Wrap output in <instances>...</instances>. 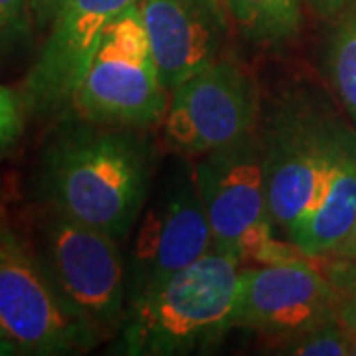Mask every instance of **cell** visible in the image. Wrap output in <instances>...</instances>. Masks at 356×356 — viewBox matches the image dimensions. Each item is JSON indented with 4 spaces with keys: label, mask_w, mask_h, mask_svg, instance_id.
I'll use <instances>...</instances> for the list:
<instances>
[{
    "label": "cell",
    "mask_w": 356,
    "mask_h": 356,
    "mask_svg": "<svg viewBox=\"0 0 356 356\" xmlns=\"http://www.w3.org/2000/svg\"><path fill=\"white\" fill-rule=\"evenodd\" d=\"M154 153L139 129L76 117L46 145L36 170L42 206L123 242L149 202Z\"/></svg>",
    "instance_id": "cell-1"
},
{
    "label": "cell",
    "mask_w": 356,
    "mask_h": 356,
    "mask_svg": "<svg viewBox=\"0 0 356 356\" xmlns=\"http://www.w3.org/2000/svg\"><path fill=\"white\" fill-rule=\"evenodd\" d=\"M240 259L210 250L163 283L140 293L111 344L113 355L177 356L216 346L232 331Z\"/></svg>",
    "instance_id": "cell-2"
},
{
    "label": "cell",
    "mask_w": 356,
    "mask_h": 356,
    "mask_svg": "<svg viewBox=\"0 0 356 356\" xmlns=\"http://www.w3.org/2000/svg\"><path fill=\"white\" fill-rule=\"evenodd\" d=\"M119 243L48 206L34 216L28 242L65 305L105 341L119 332L127 315V267Z\"/></svg>",
    "instance_id": "cell-3"
},
{
    "label": "cell",
    "mask_w": 356,
    "mask_h": 356,
    "mask_svg": "<svg viewBox=\"0 0 356 356\" xmlns=\"http://www.w3.org/2000/svg\"><path fill=\"white\" fill-rule=\"evenodd\" d=\"M261 137L271 216L287 236L325 192L332 168L356 135L311 95L297 91L273 107Z\"/></svg>",
    "instance_id": "cell-4"
},
{
    "label": "cell",
    "mask_w": 356,
    "mask_h": 356,
    "mask_svg": "<svg viewBox=\"0 0 356 356\" xmlns=\"http://www.w3.org/2000/svg\"><path fill=\"white\" fill-rule=\"evenodd\" d=\"M194 180L208 216L214 250L236 255L240 261L275 264L297 255L295 245L273 238L266 178V151L261 131L228 147L196 156Z\"/></svg>",
    "instance_id": "cell-5"
},
{
    "label": "cell",
    "mask_w": 356,
    "mask_h": 356,
    "mask_svg": "<svg viewBox=\"0 0 356 356\" xmlns=\"http://www.w3.org/2000/svg\"><path fill=\"white\" fill-rule=\"evenodd\" d=\"M168 102L137 2L107 26L70 111L97 125L145 129L165 121Z\"/></svg>",
    "instance_id": "cell-6"
},
{
    "label": "cell",
    "mask_w": 356,
    "mask_h": 356,
    "mask_svg": "<svg viewBox=\"0 0 356 356\" xmlns=\"http://www.w3.org/2000/svg\"><path fill=\"white\" fill-rule=\"evenodd\" d=\"M0 339L14 355H79L105 337L54 289L28 242L0 228Z\"/></svg>",
    "instance_id": "cell-7"
},
{
    "label": "cell",
    "mask_w": 356,
    "mask_h": 356,
    "mask_svg": "<svg viewBox=\"0 0 356 356\" xmlns=\"http://www.w3.org/2000/svg\"><path fill=\"white\" fill-rule=\"evenodd\" d=\"M259 95L242 65L218 58L170 91L165 135L186 156L228 147L257 129Z\"/></svg>",
    "instance_id": "cell-8"
},
{
    "label": "cell",
    "mask_w": 356,
    "mask_h": 356,
    "mask_svg": "<svg viewBox=\"0 0 356 356\" xmlns=\"http://www.w3.org/2000/svg\"><path fill=\"white\" fill-rule=\"evenodd\" d=\"M137 224L125 259L127 305L214 250L208 216L188 165L178 166L166 178L163 191L153 202H147Z\"/></svg>",
    "instance_id": "cell-9"
},
{
    "label": "cell",
    "mask_w": 356,
    "mask_h": 356,
    "mask_svg": "<svg viewBox=\"0 0 356 356\" xmlns=\"http://www.w3.org/2000/svg\"><path fill=\"white\" fill-rule=\"evenodd\" d=\"M343 291L307 257L240 271L232 327L273 339V344L339 321Z\"/></svg>",
    "instance_id": "cell-10"
},
{
    "label": "cell",
    "mask_w": 356,
    "mask_h": 356,
    "mask_svg": "<svg viewBox=\"0 0 356 356\" xmlns=\"http://www.w3.org/2000/svg\"><path fill=\"white\" fill-rule=\"evenodd\" d=\"M139 0H65L20 91L26 113L54 117L72 107L107 26Z\"/></svg>",
    "instance_id": "cell-11"
},
{
    "label": "cell",
    "mask_w": 356,
    "mask_h": 356,
    "mask_svg": "<svg viewBox=\"0 0 356 356\" xmlns=\"http://www.w3.org/2000/svg\"><path fill=\"white\" fill-rule=\"evenodd\" d=\"M159 76L168 91L220 58V0H139Z\"/></svg>",
    "instance_id": "cell-12"
},
{
    "label": "cell",
    "mask_w": 356,
    "mask_h": 356,
    "mask_svg": "<svg viewBox=\"0 0 356 356\" xmlns=\"http://www.w3.org/2000/svg\"><path fill=\"white\" fill-rule=\"evenodd\" d=\"M356 222V140L332 168L329 184L287 232L289 243L305 257L332 255Z\"/></svg>",
    "instance_id": "cell-13"
},
{
    "label": "cell",
    "mask_w": 356,
    "mask_h": 356,
    "mask_svg": "<svg viewBox=\"0 0 356 356\" xmlns=\"http://www.w3.org/2000/svg\"><path fill=\"white\" fill-rule=\"evenodd\" d=\"M232 20L245 38L277 46L297 36L301 0H224Z\"/></svg>",
    "instance_id": "cell-14"
},
{
    "label": "cell",
    "mask_w": 356,
    "mask_h": 356,
    "mask_svg": "<svg viewBox=\"0 0 356 356\" xmlns=\"http://www.w3.org/2000/svg\"><path fill=\"white\" fill-rule=\"evenodd\" d=\"M329 70L344 109L356 123V13L344 18L334 30L329 48Z\"/></svg>",
    "instance_id": "cell-15"
},
{
    "label": "cell",
    "mask_w": 356,
    "mask_h": 356,
    "mask_svg": "<svg viewBox=\"0 0 356 356\" xmlns=\"http://www.w3.org/2000/svg\"><path fill=\"white\" fill-rule=\"evenodd\" d=\"M275 353L295 356H350V331L341 321H332L313 331L271 344Z\"/></svg>",
    "instance_id": "cell-16"
},
{
    "label": "cell",
    "mask_w": 356,
    "mask_h": 356,
    "mask_svg": "<svg viewBox=\"0 0 356 356\" xmlns=\"http://www.w3.org/2000/svg\"><path fill=\"white\" fill-rule=\"evenodd\" d=\"M32 28L28 0H0V60L22 46Z\"/></svg>",
    "instance_id": "cell-17"
},
{
    "label": "cell",
    "mask_w": 356,
    "mask_h": 356,
    "mask_svg": "<svg viewBox=\"0 0 356 356\" xmlns=\"http://www.w3.org/2000/svg\"><path fill=\"white\" fill-rule=\"evenodd\" d=\"M24 127V107L20 97H14L0 86V154L8 151L18 140Z\"/></svg>",
    "instance_id": "cell-18"
},
{
    "label": "cell",
    "mask_w": 356,
    "mask_h": 356,
    "mask_svg": "<svg viewBox=\"0 0 356 356\" xmlns=\"http://www.w3.org/2000/svg\"><path fill=\"white\" fill-rule=\"evenodd\" d=\"M65 0H28L30 16L36 28H48Z\"/></svg>",
    "instance_id": "cell-19"
},
{
    "label": "cell",
    "mask_w": 356,
    "mask_h": 356,
    "mask_svg": "<svg viewBox=\"0 0 356 356\" xmlns=\"http://www.w3.org/2000/svg\"><path fill=\"white\" fill-rule=\"evenodd\" d=\"M339 321L344 327L356 331V285L348 291L341 295V305H339Z\"/></svg>",
    "instance_id": "cell-20"
},
{
    "label": "cell",
    "mask_w": 356,
    "mask_h": 356,
    "mask_svg": "<svg viewBox=\"0 0 356 356\" xmlns=\"http://www.w3.org/2000/svg\"><path fill=\"white\" fill-rule=\"evenodd\" d=\"M307 4L325 18H332L337 14L344 13L346 8H350L353 4H356V0H307Z\"/></svg>",
    "instance_id": "cell-21"
},
{
    "label": "cell",
    "mask_w": 356,
    "mask_h": 356,
    "mask_svg": "<svg viewBox=\"0 0 356 356\" xmlns=\"http://www.w3.org/2000/svg\"><path fill=\"white\" fill-rule=\"evenodd\" d=\"M332 255H337L339 259L346 261L348 266L356 267V222L355 226H353V229H350V234H348V238L341 243V248H339Z\"/></svg>",
    "instance_id": "cell-22"
},
{
    "label": "cell",
    "mask_w": 356,
    "mask_h": 356,
    "mask_svg": "<svg viewBox=\"0 0 356 356\" xmlns=\"http://www.w3.org/2000/svg\"><path fill=\"white\" fill-rule=\"evenodd\" d=\"M350 331V356H356V331L348 329Z\"/></svg>",
    "instance_id": "cell-23"
},
{
    "label": "cell",
    "mask_w": 356,
    "mask_h": 356,
    "mask_svg": "<svg viewBox=\"0 0 356 356\" xmlns=\"http://www.w3.org/2000/svg\"><path fill=\"white\" fill-rule=\"evenodd\" d=\"M0 355H14L13 353V348L8 346V344L4 343L2 339H0Z\"/></svg>",
    "instance_id": "cell-24"
}]
</instances>
